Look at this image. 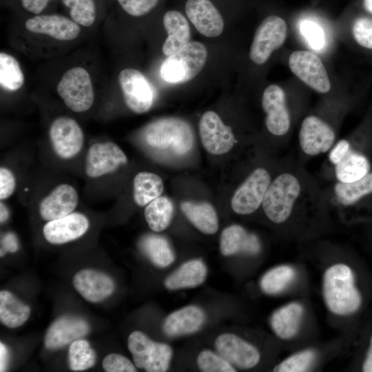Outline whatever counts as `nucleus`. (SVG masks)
<instances>
[{
  "label": "nucleus",
  "mask_w": 372,
  "mask_h": 372,
  "mask_svg": "<svg viewBox=\"0 0 372 372\" xmlns=\"http://www.w3.org/2000/svg\"><path fill=\"white\" fill-rule=\"evenodd\" d=\"M322 294L328 309L338 316L354 313L362 303L360 293L355 285L353 271L343 263L334 264L324 271Z\"/></svg>",
  "instance_id": "nucleus-1"
},
{
  "label": "nucleus",
  "mask_w": 372,
  "mask_h": 372,
  "mask_svg": "<svg viewBox=\"0 0 372 372\" xmlns=\"http://www.w3.org/2000/svg\"><path fill=\"white\" fill-rule=\"evenodd\" d=\"M143 137L150 147L178 156L187 154L194 144V134L189 124L175 117L150 123L143 130Z\"/></svg>",
  "instance_id": "nucleus-2"
},
{
  "label": "nucleus",
  "mask_w": 372,
  "mask_h": 372,
  "mask_svg": "<svg viewBox=\"0 0 372 372\" xmlns=\"http://www.w3.org/2000/svg\"><path fill=\"white\" fill-rule=\"evenodd\" d=\"M301 192L302 185L297 176L289 172L279 174L271 180L262 203L267 217L276 224L286 222Z\"/></svg>",
  "instance_id": "nucleus-3"
},
{
  "label": "nucleus",
  "mask_w": 372,
  "mask_h": 372,
  "mask_svg": "<svg viewBox=\"0 0 372 372\" xmlns=\"http://www.w3.org/2000/svg\"><path fill=\"white\" fill-rule=\"evenodd\" d=\"M207 57V52L203 43L189 41L163 62L161 76L169 83H186L202 70Z\"/></svg>",
  "instance_id": "nucleus-4"
},
{
  "label": "nucleus",
  "mask_w": 372,
  "mask_h": 372,
  "mask_svg": "<svg viewBox=\"0 0 372 372\" xmlns=\"http://www.w3.org/2000/svg\"><path fill=\"white\" fill-rule=\"evenodd\" d=\"M127 347L136 368L147 372H165L169 369L172 350L168 344L156 342L135 331L128 337Z\"/></svg>",
  "instance_id": "nucleus-5"
},
{
  "label": "nucleus",
  "mask_w": 372,
  "mask_h": 372,
  "mask_svg": "<svg viewBox=\"0 0 372 372\" xmlns=\"http://www.w3.org/2000/svg\"><path fill=\"white\" fill-rule=\"evenodd\" d=\"M56 89L66 106L73 112H85L94 103L92 80L88 72L82 67L67 70L60 79Z\"/></svg>",
  "instance_id": "nucleus-6"
},
{
  "label": "nucleus",
  "mask_w": 372,
  "mask_h": 372,
  "mask_svg": "<svg viewBox=\"0 0 372 372\" xmlns=\"http://www.w3.org/2000/svg\"><path fill=\"white\" fill-rule=\"evenodd\" d=\"M287 37V24L282 18L270 15L257 28L251 45L249 56L256 64L265 63L271 53L278 49Z\"/></svg>",
  "instance_id": "nucleus-7"
},
{
  "label": "nucleus",
  "mask_w": 372,
  "mask_h": 372,
  "mask_svg": "<svg viewBox=\"0 0 372 372\" xmlns=\"http://www.w3.org/2000/svg\"><path fill=\"white\" fill-rule=\"evenodd\" d=\"M271 182L270 174L265 169H254L232 196L231 206L234 211L241 215L254 213L262 205Z\"/></svg>",
  "instance_id": "nucleus-8"
},
{
  "label": "nucleus",
  "mask_w": 372,
  "mask_h": 372,
  "mask_svg": "<svg viewBox=\"0 0 372 372\" xmlns=\"http://www.w3.org/2000/svg\"><path fill=\"white\" fill-rule=\"evenodd\" d=\"M118 82L125 103L132 112L142 114L151 108L154 93L143 73L134 68H125L118 74Z\"/></svg>",
  "instance_id": "nucleus-9"
},
{
  "label": "nucleus",
  "mask_w": 372,
  "mask_h": 372,
  "mask_svg": "<svg viewBox=\"0 0 372 372\" xmlns=\"http://www.w3.org/2000/svg\"><path fill=\"white\" fill-rule=\"evenodd\" d=\"M289 65L293 73L308 86L320 93H326L331 88V83L326 69L313 52L298 50L289 58Z\"/></svg>",
  "instance_id": "nucleus-10"
},
{
  "label": "nucleus",
  "mask_w": 372,
  "mask_h": 372,
  "mask_svg": "<svg viewBox=\"0 0 372 372\" xmlns=\"http://www.w3.org/2000/svg\"><path fill=\"white\" fill-rule=\"evenodd\" d=\"M50 138L54 152L63 159H70L81 150L84 134L77 122L72 118L60 116L51 124Z\"/></svg>",
  "instance_id": "nucleus-11"
},
{
  "label": "nucleus",
  "mask_w": 372,
  "mask_h": 372,
  "mask_svg": "<svg viewBox=\"0 0 372 372\" xmlns=\"http://www.w3.org/2000/svg\"><path fill=\"white\" fill-rule=\"evenodd\" d=\"M199 134L205 149L215 155L228 152L236 142L231 128L225 125L213 111L203 114L199 121Z\"/></svg>",
  "instance_id": "nucleus-12"
},
{
  "label": "nucleus",
  "mask_w": 372,
  "mask_h": 372,
  "mask_svg": "<svg viewBox=\"0 0 372 372\" xmlns=\"http://www.w3.org/2000/svg\"><path fill=\"white\" fill-rule=\"evenodd\" d=\"M335 134L332 127L316 116H307L299 132L302 151L309 156H317L331 149Z\"/></svg>",
  "instance_id": "nucleus-13"
},
{
  "label": "nucleus",
  "mask_w": 372,
  "mask_h": 372,
  "mask_svg": "<svg viewBox=\"0 0 372 372\" xmlns=\"http://www.w3.org/2000/svg\"><path fill=\"white\" fill-rule=\"evenodd\" d=\"M218 353L231 364L242 369L255 367L260 354L253 344L233 333H223L215 340Z\"/></svg>",
  "instance_id": "nucleus-14"
},
{
  "label": "nucleus",
  "mask_w": 372,
  "mask_h": 372,
  "mask_svg": "<svg viewBox=\"0 0 372 372\" xmlns=\"http://www.w3.org/2000/svg\"><path fill=\"white\" fill-rule=\"evenodd\" d=\"M127 162L126 155L115 143H96L88 149L85 173L90 178H98L116 171Z\"/></svg>",
  "instance_id": "nucleus-15"
},
{
  "label": "nucleus",
  "mask_w": 372,
  "mask_h": 372,
  "mask_svg": "<svg viewBox=\"0 0 372 372\" xmlns=\"http://www.w3.org/2000/svg\"><path fill=\"white\" fill-rule=\"evenodd\" d=\"M262 109L266 113V126L270 133L283 136L290 127V116L286 105L285 94L277 85H270L262 98Z\"/></svg>",
  "instance_id": "nucleus-16"
},
{
  "label": "nucleus",
  "mask_w": 372,
  "mask_h": 372,
  "mask_svg": "<svg viewBox=\"0 0 372 372\" xmlns=\"http://www.w3.org/2000/svg\"><path fill=\"white\" fill-rule=\"evenodd\" d=\"M87 322L79 316H62L48 329L44 344L50 350L59 349L86 335L90 331Z\"/></svg>",
  "instance_id": "nucleus-17"
},
{
  "label": "nucleus",
  "mask_w": 372,
  "mask_h": 372,
  "mask_svg": "<svg viewBox=\"0 0 372 372\" xmlns=\"http://www.w3.org/2000/svg\"><path fill=\"white\" fill-rule=\"evenodd\" d=\"M25 27L31 32L59 41L73 40L81 32L79 24L72 19L57 14L34 15L25 21Z\"/></svg>",
  "instance_id": "nucleus-18"
},
{
  "label": "nucleus",
  "mask_w": 372,
  "mask_h": 372,
  "mask_svg": "<svg viewBox=\"0 0 372 372\" xmlns=\"http://www.w3.org/2000/svg\"><path fill=\"white\" fill-rule=\"evenodd\" d=\"M185 12L201 34L215 37L222 33L224 28L223 19L210 0H187Z\"/></svg>",
  "instance_id": "nucleus-19"
},
{
  "label": "nucleus",
  "mask_w": 372,
  "mask_h": 372,
  "mask_svg": "<svg viewBox=\"0 0 372 372\" xmlns=\"http://www.w3.org/2000/svg\"><path fill=\"white\" fill-rule=\"evenodd\" d=\"M75 289L86 300L99 302L113 293L115 283L106 273L90 269L78 271L73 278Z\"/></svg>",
  "instance_id": "nucleus-20"
},
{
  "label": "nucleus",
  "mask_w": 372,
  "mask_h": 372,
  "mask_svg": "<svg viewBox=\"0 0 372 372\" xmlns=\"http://www.w3.org/2000/svg\"><path fill=\"white\" fill-rule=\"evenodd\" d=\"M89 227V220L80 213H71L59 219L48 221L43 229L48 242L64 244L82 236Z\"/></svg>",
  "instance_id": "nucleus-21"
},
{
  "label": "nucleus",
  "mask_w": 372,
  "mask_h": 372,
  "mask_svg": "<svg viewBox=\"0 0 372 372\" xmlns=\"http://www.w3.org/2000/svg\"><path fill=\"white\" fill-rule=\"evenodd\" d=\"M78 201V194L72 186L68 184L57 185L41 200L40 216L48 221L61 218L71 214Z\"/></svg>",
  "instance_id": "nucleus-22"
},
{
  "label": "nucleus",
  "mask_w": 372,
  "mask_h": 372,
  "mask_svg": "<svg viewBox=\"0 0 372 372\" xmlns=\"http://www.w3.org/2000/svg\"><path fill=\"white\" fill-rule=\"evenodd\" d=\"M261 249L258 237L238 225L226 227L221 233L220 250L223 256L237 254L256 255Z\"/></svg>",
  "instance_id": "nucleus-23"
},
{
  "label": "nucleus",
  "mask_w": 372,
  "mask_h": 372,
  "mask_svg": "<svg viewBox=\"0 0 372 372\" xmlns=\"http://www.w3.org/2000/svg\"><path fill=\"white\" fill-rule=\"evenodd\" d=\"M205 314L198 307L190 305L170 313L165 320L163 330L169 337L193 333L202 327Z\"/></svg>",
  "instance_id": "nucleus-24"
},
{
  "label": "nucleus",
  "mask_w": 372,
  "mask_h": 372,
  "mask_svg": "<svg viewBox=\"0 0 372 372\" xmlns=\"http://www.w3.org/2000/svg\"><path fill=\"white\" fill-rule=\"evenodd\" d=\"M303 315L304 307L300 303L289 302L272 313L269 320L270 326L278 338L290 340L297 335Z\"/></svg>",
  "instance_id": "nucleus-25"
},
{
  "label": "nucleus",
  "mask_w": 372,
  "mask_h": 372,
  "mask_svg": "<svg viewBox=\"0 0 372 372\" xmlns=\"http://www.w3.org/2000/svg\"><path fill=\"white\" fill-rule=\"evenodd\" d=\"M163 25L168 35L162 50L165 55L170 56L189 42L190 28L183 14L176 10H170L165 14Z\"/></svg>",
  "instance_id": "nucleus-26"
},
{
  "label": "nucleus",
  "mask_w": 372,
  "mask_h": 372,
  "mask_svg": "<svg viewBox=\"0 0 372 372\" xmlns=\"http://www.w3.org/2000/svg\"><path fill=\"white\" fill-rule=\"evenodd\" d=\"M207 273L206 265L202 260H191L168 276L164 285L169 290L197 287L205 280Z\"/></svg>",
  "instance_id": "nucleus-27"
},
{
  "label": "nucleus",
  "mask_w": 372,
  "mask_h": 372,
  "mask_svg": "<svg viewBox=\"0 0 372 372\" xmlns=\"http://www.w3.org/2000/svg\"><path fill=\"white\" fill-rule=\"evenodd\" d=\"M180 208L189 222L205 234H215L218 229V219L214 207L208 203L183 202Z\"/></svg>",
  "instance_id": "nucleus-28"
},
{
  "label": "nucleus",
  "mask_w": 372,
  "mask_h": 372,
  "mask_svg": "<svg viewBox=\"0 0 372 372\" xmlns=\"http://www.w3.org/2000/svg\"><path fill=\"white\" fill-rule=\"evenodd\" d=\"M142 252L156 266L166 267L175 259L173 249L168 240L163 236L147 234L139 242Z\"/></svg>",
  "instance_id": "nucleus-29"
},
{
  "label": "nucleus",
  "mask_w": 372,
  "mask_h": 372,
  "mask_svg": "<svg viewBox=\"0 0 372 372\" xmlns=\"http://www.w3.org/2000/svg\"><path fill=\"white\" fill-rule=\"evenodd\" d=\"M30 315V307L19 300L10 291H0V321L9 327L17 328L24 324Z\"/></svg>",
  "instance_id": "nucleus-30"
},
{
  "label": "nucleus",
  "mask_w": 372,
  "mask_h": 372,
  "mask_svg": "<svg viewBox=\"0 0 372 372\" xmlns=\"http://www.w3.org/2000/svg\"><path fill=\"white\" fill-rule=\"evenodd\" d=\"M370 172L368 158L362 153L350 149L340 163L335 165L337 180L351 183L364 177Z\"/></svg>",
  "instance_id": "nucleus-31"
},
{
  "label": "nucleus",
  "mask_w": 372,
  "mask_h": 372,
  "mask_svg": "<svg viewBox=\"0 0 372 372\" xmlns=\"http://www.w3.org/2000/svg\"><path fill=\"white\" fill-rule=\"evenodd\" d=\"M163 183L159 176L154 173L142 172L134 179V200L141 207L159 197L163 192Z\"/></svg>",
  "instance_id": "nucleus-32"
},
{
  "label": "nucleus",
  "mask_w": 372,
  "mask_h": 372,
  "mask_svg": "<svg viewBox=\"0 0 372 372\" xmlns=\"http://www.w3.org/2000/svg\"><path fill=\"white\" fill-rule=\"evenodd\" d=\"M337 200L343 205H353L372 194V172L351 183L338 182L334 186Z\"/></svg>",
  "instance_id": "nucleus-33"
},
{
  "label": "nucleus",
  "mask_w": 372,
  "mask_h": 372,
  "mask_svg": "<svg viewBox=\"0 0 372 372\" xmlns=\"http://www.w3.org/2000/svg\"><path fill=\"white\" fill-rule=\"evenodd\" d=\"M174 206L166 196H159L147 204L145 218L154 231H161L169 225L173 216Z\"/></svg>",
  "instance_id": "nucleus-34"
},
{
  "label": "nucleus",
  "mask_w": 372,
  "mask_h": 372,
  "mask_svg": "<svg viewBox=\"0 0 372 372\" xmlns=\"http://www.w3.org/2000/svg\"><path fill=\"white\" fill-rule=\"evenodd\" d=\"M295 277L296 271L291 266H276L262 276L260 282V288L267 294H277L284 291Z\"/></svg>",
  "instance_id": "nucleus-35"
},
{
  "label": "nucleus",
  "mask_w": 372,
  "mask_h": 372,
  "mask_svg": "<svg viewBox=\"0 0 372 372\" xmlns=\"http://www.w3.org/2000/svg\"><path fill=\"white\" fill-rule=\"evenodd\" d=\"M24 83V75L19 62L6 52L0 53V84L8 91L19 90Z\"/></svg>",
  "instance_id": "nucleus-36"
},
{
  "label": "nucleus",
  "mask_w": 372,
  "mask_h": 372,
  "mask_svg": "<svg viewBox=\"0 0 372 372\" xmlns=\"http://www.w3.org/2000/svg\"><path fill=\"white\" fill-rule=\"evenodd\" d=\"M96 354L88 341L80 338L70 343L68 349V364L72 371H82L92 367Z\"/></svg>",
  "instance_id": "nucleus-37"
},
{
  "label": "nucleus",
  "mask_w": 372,
  "mask_h": 372,
  "mask_svg": "<svg viewBox=\"0 0 372 372\" xmlns=\"http://www.w3.org/2000/svg\"><path fill=\"white\" fill-rule=\"evenodd\" d=\"M69 9L71 19L77 24L90 27L96 17V6L94 0H61Z\"/></svg>",
  "instance_id": "nucleus-38"
},
{
  "label": "nucleus",
  "mask_w": 372,
  "mask_h": 372,
  "mask_svg": "<svg viewBox=\"0 0 372 372\" xmlns=\"http://www.w3.org/2000/svg\"><path fill=\"white\" fill-rule=\"evenodd\" d=\"M316 358L313 349H304L287 357L274 368L276 372L307 371L313 365Z\"/></svg>",
  "instance_id": "nucleus-39"
},
{
  "label": "nucleus",
  "mask_w": 372,
  "mask_h": 372,
  "mask_svg": "<svg viewBox=\"0 0 372 372\" xmlns=\"http://www.w3.org/2000/svg\"><path fill=\"white\" fill-rule=\"evenodd\" d=\"M197 365L204 372H235L236 370L219 353L209 350L202 351L197 357Z\"/></svg>",
  "instance_id": "nucleus-40"
},
{
  "label": "nucleus",
  "mask_w": 372,
  "mask_h": 372,
  "mask_svg": "<svg viewBox=\"0 0 372 372\" xmlns=\"http://www.w3.org/2000/svg\"><path fill=\"white\" fill-rule=\"evenodd\" d=\"M299 28L302 35L312 49L320 50L324 48L325 34L320 25L311 20H303L300 22Z\"/></svg>",
  "instance_id": "nucleus-41"
},
{
  "label": "nucleus",
  "mask_w": 372,
  "mask_h": 372,
  "mask_svg": "<svg viewBox=\"0 0 372 372\" xmlns=\"http://www.w3.org/2000/svg\"><path fill=\"white\" fill-rule=\"evenodd\" d=\"M352 32L354 39L361 46L372 49V19L360 17L353 25Z\"/></svg>",
  "instance_id": "nucleus-42"
},
{
  "label": "nucleus",
  "mask_w": 372,
  "mask_h": 372,
  "mask_svg": "<svg viewBox=\"0 0 372 372\" xmlns=\"http://www.w3.org/2000/svg\"><path fill=\"white\" fill-rule=\"evenodd\" d=\"M106 372H136V366L126 357L116 353L107 355L103 360Z\"/></svg>",
  "instance_id": "nucleus-43"
},
{
  "label": "nucleus",
  "mask_w": 372,
  "mask_h": 372,
  "mask_svg": "<svg viewBox=\"0 0 372 372\" xmlns=\"http://www.w3.org/2000/svg\"><path fill=\"white\" fill-rule=\"evenodd\" d=\"M122 9L133 17H141L149 12L158 0H117Z\"/></svg>",
  "instance_id": "nucleus-44"
},
{
  "label": "nucleus",
  "mask_w": 372,
  "mask_h": 372,
  "mask_svg": "<svg viewBox=\"0 0 372 372\" xmlns=\"http://www.w3.org/2000/svg\"><path fill=\"white\" fill-rule=\"evenodd\" d=\"M16 180L11 171L6 167L0 168V198H9L14 191Z\"/></svg>",
  "instance_id": "nucleus-45"
},
{
  "label": "nucleus",
  "mask_w": 372,
  "mask_h": 372,
  "mask_svg": "<svg viewBox=\"0 0 372 372\" xmlns=\"http://www.w3.org/2000/svg\"><path fill=\"white\" fill-rule=\"evenodd\" d=\"M351 145L348 141L340 140L333 147H331L329 159L331 164L335 165L341 161L351 149Z\"/></svg>",
  "instance_id": "nucleus-46"
},
{
  "label": "nucleus",
  "mask_w": 372,
  "mask_h": 372,
  "mask_svg": "<svg viewBox=\"0 0 372 372\" xmlns=\"http://www.w3.org/2000/svg\"><path fill=\"white\" fill-rule=\"evenodd\" d=\"M51 0H21L23 8L28 12L40 14Z\"/></svg>",
  "instance_id": "nucleus-47"
},
{
  "label": "nucleus",
  "mask_w": 372,
  "mask_h": 372,
  "mask_svg": "<svg viewBox=\"0 0 372 372\" xmlns=\"http://www.w3.org/2000/svg\"><path fill=\"white\" fill-rule=\"evenodd\" d=\"M1 256L6 252H15L18 249V241L15 235L12 233L6 234L1 241Z\"/></svg>",
  "instance_id": "nucleus-48"
},
{
  "label": "nucleus",
  "mask_w": 372,
  "mask_h": 372,
  "mask_svg": "<svg viewBox=\"0 0 372 372\" xmlns=\"http://www.w3.org/2000/svg\"><path fill=\"white\" fill-rule=\"evenodd\" d=\"M9 359V352L7 347L2 342L0 343V371H6Z\"/></svg>",
  "instance_id": "nucleus-49"
},
{
  "label": "nucleus",
  "mask_w": 372,
  "mask_h": 372,
  "mask_svg": "<svg viewBox=\"0 0 372 372\" xmlns=\"http://www.w3.org/2000/svg\"><path fill=\"white\" fill-rule=\"evenodd\" d=\"M362 370L364 372H372V334L370 339L369 347L362 363Z\"/></svg>",
  "instance_id": "nucleus-50"
},
{
  "label": "nucleus",
  "mask_w": 372,
  "mask_h": 372,
  "mask_svg": "<svg viewBox=\"0 0 372 372\" xmlns=\"http://www.w3.org/2000/svg\"><path fill=\"white\" fill-rule=\"evenodd\" d=\"M9 216L8 210L6 205L1 203L0 204V221L1 223H4Z\"/></svg>",
  "instance_id": "nucleus-51"
},
{
  "label": "nucleus",
  "mask_w": 372,
  "mask_h": 372,
  "mask_svg": "<svg viewBox=\"0 0 372 372\" xmlns=\"http://www.w3.org/2000/svg\"><path fill=\"white\" fill-rule=\"evenodd\" d=\"M364 6L368 12L372 13V0H364Z\"/></svg>",
  "instance_id": "nucleus-52"
}]
</instances>
